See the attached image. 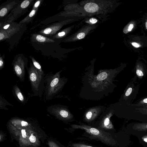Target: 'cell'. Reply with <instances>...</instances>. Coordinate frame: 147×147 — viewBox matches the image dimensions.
Listing matches in <instances>:
<instances>
[{"mask_svg": "<svg viewBox=\"0 0 147 147\" xmlns=\"http://www.w3.org/2000/svg\"><path fill=\"white\" fill-rule=\"evenodd\" d=\"M78 129L84 131L82 138L98 142L111 147H127L131 143L130 135L126 132L125 127L111 134L80 122L78 124H71L67 129L71 133Z\"/></svg>", "mask_w": 147, "mask_h": 147, "instance_id": "1", "label": "cell"}, {"mask_svg": "<svg viewBox=\"0 0 147 147\" xmlns=\"http://www.w3.org/2000/svg\"><path fill=\"white\" fill-rule=\"evenodd\" d=\"M60 71L55 74L50 72L45 74V77L44 94L46 100L53 99L63 86L65 81L60 78Z\"/></svg>", "mask_w": 147, "mask_h": 147, "instance_id": "2", "label": "cell"}, {"mask_svg": "<svg viewBox=\"0 0 147 147\" xmlns=\"http://www.w3.org/2000/svg\"><path fill=\"white\" fill-rule=\"evenodd\" d=\"M123 110L118 114L120 117L147 122V105H138L125 103Z\"/></svg>", "mask_w": 147, "mask_h": 147, "instance_id": "3", "label": "cell"}, {"mask_svg": "<svg viewBox=\"0 0 147 147\" xmlns=\"http://www.w3.org/2000/svg\"><path fill=\"white\" fill-rule=\"evenodd\" d=\"M27 70L33 95L41 98L44 92L45 78L39 74L34 65H31Z\"/></svg>", "mask_w": 147, "mask_h": 147, "instance_id": "4", "label": "cell"}, {"mask_svg": "<svg viewBox=\"0 0 147 147\" xmlns=\"http://www.w3.org/2000/svg\"><path fill=\"white\" fill-rule=\"evenodd\" d=\"M47 112L57 118L67 122L74 120L73 116L64 107L60 105H55L47 107Z\"/></svg>", "mask_w": 147, "mask_h": 147, "instance_id": "5", "label": "cell"}, {"mask_svg": "<svg viewBox=\"0 0 147 147\" xmlns=\"http://www.w3.org/2000/svg\"><path fill=\"white\" fill-rule=\"evenodd\" d=\"M112 115L111 113L106 115L96 121L92 126L109 133L113 134L116 132V129L110 120Z\"/></svg>", "mask_w": 147, "mask_h": 147, "instance_id": "6", "label": "cell"}, {"mask_svg": "<svg viewBox=\"0 0 147 147\" xmlns=\"http://www.w3.org/2000/svg\"><path fill=\"white\" fill-rule=\"evenodd\" d=\"M125 130L126 132L130 135L137 137L141 134L147 132V122L131 123L125 127Z\"/></svg>", "mask_w": 147, "mask_h": 147, "instance_id": "7", "label": "cell"}, {"mask_svg": "<svg viewBox=\"0 0 147 147\" xmlns=\"http://www.w3.org/2000/svg\"><path fill=\"white\" fill-rule=\"evenodd\" d=\"M26 66V62L21 59H17L13 63V73L22 82H24L25 79Z\"/></svg>", "mask_w": 147, "mask_h": 147, "instance_id": "8", "label": "cell"}, {"mask_svg": "<svg viewBox=\"0 0 147 147\" xmlns=\"http://www.w3.org/2000/svg\"><path fill=\"white\" fill-rule=\"evenodd\" d=\"M92 140L84 139L82 137L76 138L70 141L68 147H105L93 143Z\"/></svg>", "mask_w": 147, "mask_h": 147, "instance_id": "9", "label": "cell"}, {"mask_svg": "<svg viewBox=\"0 0 147 147\" xmlns=\"http://www.w3.org/2000/svg\"><path fill=\"white\" fill-rule=\"evenodd\" d=\"M12 92L13 95L19 102L24 105L26 103L28 100L17 85L15 84L13 86Z\"/></svg>", "mask_w": 147, "mask_h": 147, "instance_id": "10", "label": "cell"}, {"mask_svg": "<svg viewBox=\"0 0 147 147\" xmlns=\"http://www.w3.org/2000/svg\"><path fill=\"white\" fill-rule=\"evenodd\" d=\"M84 9L87 12L93 13L97 11L98 9L97 5L94 3H86L84 6Z\"/></svg>", "mask_w": 147, "mask_h": 147, "instance_id": "11", "label": "cell"}, {"mask_svg": "<svg viewBox=\"0 0 147 147\" xmlns=\"http://www.w3.org/2000/svg\"><path fill=\"white\" fill-rule=\"evenodd\" d=\"M137 137L140 143L143 147H147V132L141 134Z\"/></svg>", "mask_w": 147, "mask_h": 147, "instance_id": "12", "label": "cell"}, {"mask_svg": "<svg viewBox=\"0 0 147 147\" xmlns=\"http://www.w3.org/2000/svg\"><path fill=\"white\" fill-rule=\"evenodd\" d=\"M32 61L33 65L41 77L44 78L45 74L44 72L42 70L41 65L39 63L34 59H32Z\"/></svg>", "mask_w": 147, "mask_h": 147, "instance_id": "13", "label": "cell"}, {"mask_svg": "<svg viewBox=\"0 0 147 147\" xmlns=\"http://www.w3.org/2000/svg\"><path fill=\"white\" fill-rule=\"evenodd\" d=\"M12 106L13 105L8 102L1 94L0 96V109L8 110L6 106Z\"/></svg>", "mask_w": 147, "mask_h": 147, "instance_id": "14", "label": "cell"}, {"mask_svg": "<svg viewBox=\"0 0 147 147\" xmlns=\"http://www.w3.org/2000/svg\"><path fill=\"white\" fill-rule=\"evenodd\" d=\"M36 39L38 42H42L45 41L46 38L42 36L38 35L36 37Z\"/></svg>", "mask_w": 147, "mask_h": 147, "instance_id": "15", "label": "cell"}, {"mask_svg": "<svg viewBox=\"0 0 147 147\" xmlns=\"http://www.w3.org/2000/svg\"><path fill=\"white\" fill-rule=\"evenodd\" d=\"M30 4V2L28 0L23 1L21 5V7L22 8H25L27 7Z\"/></svg>", "mask_w": 147, "mask_h": 147, "instance_id": "16", "label": "cell"}, {"mask_svg": "<svg viewBox=\"0 0 147 147\" xmlns=\"http://www.w3.org/2000/svg\"><path fill=\"white\" fill-rule=\"evenodd\" d=\"M136 104L138 105H147V98L143 99Z\"/></svg>", "mask_w": 147, "mask_h": 147, "instance_id": "17", "label": "cell"}, {"mask_svg": "<svg viewBox=\"0 0 147 147\" xmlns=\"http://www.w3.org/2000/svg\"><path fill=\"white\" fill-rule=\"evenodd\" d=\"M7 12V10L6 8H3L0 11V16H5Z\"/></svg>", "mask_w": 147, "mask_h": 147, "instance_id": "18", "label": "cell"}, {"mask_svg": "<svg viewBox=\"0 0 147 147\" xmlns=\"http://www.w3.org/2000/svg\"><path fill=\"white\" fill-rule=\"evenodd\" d=\"M136 73L137 75L139 77H142L144 75V74L142 71L140 69H137Z\"/></svg>", "mask_w": 147, "mask_h": 147, "instance_id": "19", "label": "cell"}, {"mask_svg": "<svg viewBox=\"0 0 147 147\" xmlns=\"http://www.w3.org/2000/svg\"><path fill=\"white\" fill-rule=\"evenodd\" d=\"M132 90V89L131 88L129 87L128 88L125 93V96H129L131 93Z\"/></svg>", "mask_w": 147, "mask_h": 147, "instance_id": "20", "label": "cell"}, {"mask_svg": "<svg viewBox=\"0 0 147 147\" xmlns=\"http://www.w3.org/2000/svg\"><path fill=\"white\" fill-rule=\"evenodd\" d=\"M85 34L84 32H81L79 33L77 36V38L79 39H82L84 38Z\"/></svg>", "mask_w": 147, "mask_h": 147, "instance_id": "21", "label": "cell"}, {"mask_svg": "<svg viewBox=\"0 0 147 147\" xmlns=\"http://www.w3.org/2000/svg\"><path fill=\"white\" fill-rule=\"evenodd\" d=\"M29 140L30 142L32 143H34L36 140V138L35 136L32 135L30 136L29 138Z\"/></svg>", "mask_w": 147, "mask_h": 147, "instance_id": "22", "label": "cell"}, {"mask_svg": "<svg viewBox=\"0 0 147 147\" xmlns=\"http://www.w3.org/2000/svg\"><path fill=\"white\" fill-rule=\"evenodd\" d=\"M51 29L50 28H47L45 29L44 31L43 32L46 34H49L51 31Z\"/></svg>", "mask_w": 147, "mask_h": 147, "instance_id": "23", "label": "cell"}, {"mask_svg": "<svg viewBox=\"0 0 147 147\" xmlns=\"http://www.w3.org/2000/svg\"><path fill=\"white\" fill-rule=\"evenodd\" d=\"M21 133L22 137L24 138H26V132L25 130L22 129L21 130Z\"/></svg>", "mask_w": 147, "mask_h": 147, "instance_id": "24", "label": "cell"}, {"mask_svg": "<svg viewBox=\"0 0 147 147\" xmlns=\"http://www.w3.org/2000/svg\"><path fill=\"white\" fill-rule=\"evenodd\" d=\"M3 68V62L1 58L0 59V70H1Z\"/></svg>", "mask_w": 147, "mask_h": 147, "instance_id": "25", "label": "cell"}, {"mask_svg": "<svg viewBox=\"0 0 147 147\" xmlns=\"http://www.w3.org/2000/svg\"><path fill=\"white\" fill-rule=\"evenodd\" d=\"M90 22L92 24H94L96 23L97 20L95 18H92L90 19Z\"/></svg>", "mask_w": 147, "mask_h": 147, "instance_id": "26", "label": "cell"}, {"mask_svg": "<svg viewBox=\"0 0 147 147\" xmlns=\"http://www.w3.org/2000/svg\"><path fill=\"white\" fill-rule=\"evenodd\" d=\"M21 125L22 126H27L28 125V123L26 121H21Z\"/></svg>", "mask_w": 147, "mask_h": 147, "instance_id": "27", "label": "cell"}, {"mask_svg": "<svg viewBox=\"0 0 147 147\" xmlns=\"http://www.w3.org/2000/svg\"><path fill=\"white\" fill-rule=\"evenodd\" d=\"M134 27V26L133 24H130L128 27V31H129V32L131 31L132 29Z\"/></svg>", "mask_w": 147, "mask_h": 147, "instance_id": "28", "label": "cell"}, {"mask_svg": "<svg viewBox=\"0 0 147 147\" xmlns=\"http://www.w3.org/2000/svg\"><path fill=\"white\" fill-rule=\"evenodd\" d=\"M131 44L133 46L136 48L139 47L140 46L139 44L136 42H133Z\"/></svg>", "mask_w": 147, "mask_h": 147, "instance_id": "29", "label": "cell"}, {"mask_svg": "<svg viewBox=\"0 0 147 147\" xmlns=\"http://www.w3.org/2000/svg\"><path fill=\"white\" fill-rule=\"evenodd\" d=\"M35 10H32L29 14V16L30 17H32L35 14Z\"/></svg>", "mask_w": 147, "mask_h": 147, "instance_id": "30", "label": "cell"}, {"mask_svg": "<svg viewBox=\"0 0 147 147\" xmlns=\"http://www.w3.org/2000/svg\"><path fill=\"white\" fill-rule=\"evenodd\" d=\"M65 34V32H63L59 33L58 34V35L59 36H61L64 35Z\"/></svg>", "mask_w": 147, "mask_h": 147, "instance_id": "31", "label": "cell"}, {"mask_svg": "<svg viewBox=\"0 0 147 147\" xmlns=\"http://www.w3.org/2000/svg\"><path fill=\"white\" fill-rule=\"evenodd\" d=\"M40 3V1H38L37 2H36L35 4V5H34L35 7H37L39 5Z\"/></svg>", "mask_w": 147, "mask_h": 147, "instance_id": "32", "label": "cell"}, {"mask_svg": "<svg viewBox=\"0 0 147 147\" xmlns=\"http://www.w3.org/2000/svg\"><path fill=\"white\" fill-rule=\"evenodd\" d=\"M4 37V35L1 33H0V40H2Z\"/></svg>", "mask_w": 147, "mask_h": 147, "instance_id": "33", "label": "cell"}, {"mask_svg": "<svg viewBox=\"0 0 147 147\" xmlns=\"http://www.w3.org/2000/svg\"><path fill=\"white\" fill-rule=\"evenodd\" d=\"M9 25L8 24V25H6V26H5L4 27V29H7L8 27H9Z\"/></svg>", "mask_w": 147, "mask_h": 147, "instance_id": "34", "label": "cell"}, {"mask_svg": "<svg viewBox=\"0 0 147 147\" xmlns=\"http://www.w3.org/2000/svg\"><path fill=\"white\" fill-rule=\"evenodd\" d=\"M145 26L146 29H147V22L146 23Z\"/></svg>", "mask_w": 147, "mask_h": 147, "instance_id": "35", "label": "cell"}, {"mask_svg": "<svg viewBox=\"0 0 147 147\" xmlns=\"http://www.w3.org/2000/svg\"></svg>", "mask_w": 147, "mask_h": 147, "instance_id": "36", "label": "cell"}]
</instances>
